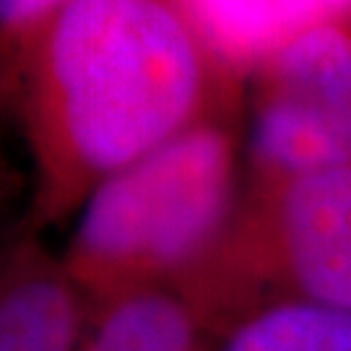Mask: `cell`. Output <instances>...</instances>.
I'll return each instance as SVG.
<instances>
[{
	"label": "cell",
	"mask_w": 351,
	"mask_h": 351,
	"mask_svg": "<svg viewBox=\"0 0 351 351\" xmlns=\"http://www.w3.org/2000/svg\"><path fill=\"white\" fill-rule=\"evenodd\" d=\"M216 351H351V310L278 302L237 323Z\"/></svg>",
	"instance_id": "5b68a950"
},
{
	"label": "cell",
	"mask_w": 351,
	"mask_h": 351,
	"mask_svg": "<svg viewBox=\"0 0 351 351\" xmlns=\"http://www.w3.org/2000/svg\"><path fill=\"white\" fill-rule=\"evenodd\" d=\"M242 167L245 143L219 112L104 180L75 213L60 255L88 315L188 276L237 208Z\"/></svg>",
	"instance_id": "7a4b0ae2"
},
{
	"label": "cell",
	"mask_w": 351,
	"mask_h": 351,
	"mask_svg": "<svg viewBox=\"0 0 351 351\" xmlns=\"http://www.w3.org/2000/svg\"><path fill=\"white\" fill-rule=\"evenodd\" d=\"M32 159L19 229L42 234L104 180L226 112V73L177 0H71L0 65Z\"/></svg>",
	"instance_id": "6da1fadb"
},
{
	"label": "cell",
	"mask_w": 351,
	"mask_h": 351,
	"mask_svg": "<svg viewBox=\"0 0 351 351\" xmlns=\"http://www.w3.org/2000/svg\"><path fill=\"white\" fill-rule=\"evenodd\" d=\"M88 307L60 255L19 229L0 247V351H78Z\"/></svg>",
	"instance_id": "277c9868"
},
{
	"label": "cell",
	"mask_w": 351,
	"mask_h": 351,
	"mask_svg": "<svg viewBox=\"0 0 351 351\" xmlns=\"http://www.w3.org/2000/svg\"><path fill=\"white\" fill-rule=\"evenodd\" d=\"M65 3L71 0H0V65Z\"/></svg>",
	"instance_id": "8992f818"
},
{
	"label": "cell",
	"mask_w": 351,
	"mask_h": 351,
	"mask_svg": "<svg viewBox=\"0 0 351 351\" xmlns=\"http://www.w3.org/2000/svg\"><path fill=\"white\" fill-rule=\"evenodd\" d=\"M8 112V97H5V78L0 71V123H3V114ZM8 188V162H5V154H3V133H0V198Z\"/></svg>",
	"instance_id": "ba28073f"
},
{
	"label": "cell",
	"mask_w": 351,
	"mask_h": 351,
	"mask_svg": "<svg viewBox=\"0 0 351 351\" xmlns=\"http://www.w3.org/2000/svg\"><path fill=\"white\" fill-rule=\"evenodd\" d=\"M297 29L313 24L351 26V0H287Z\"/></svg>",
	"instance_id": "52a82bcc"
},
{
	"label": "cell",
	"mask_w": 351,
	"mask_h": 351,
	"mask_svg": "<svg viewBox=\"0 0 351 351\" xmlns=\"http://www.w3.org/2000/svg\"><path fill=\"white\" fill-rule=\"evenodd\" d=\"M175 291L216 343L278 302L351 310V164L245 180L221 237Z\"/></svg>",
	"instance_id": "3957f363"
},
{
	"label": "cell",
	"mask_w": 351,
	"mask_h": 351,
	"mask_svg": "<svg viewBox=\"0 0 351 351\" xmlns=\"http://www.w3.org/2000/svg\"><path fill=\"white\" fill-rule=\"evenodd\" d=\"M78 351H101V349H97V346H94L91 341H86V336H84V343H81V349Z\"/></svg>",
	"instance_id": "9c48e42d"
}]
</instances>
